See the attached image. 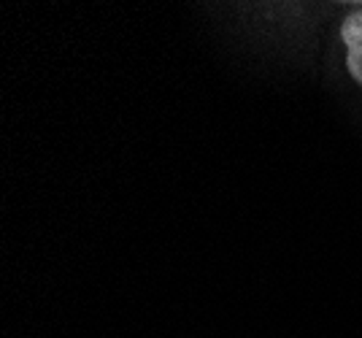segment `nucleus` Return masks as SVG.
Wrapping results in <instances>:
<instances>
[{
  "mask_svg": "<svg viewBox=\"0 0 362 338\" xmlns=\"http://www.w3.org/2000/svg\"><path fill=\"white\" fill-rule=\"evenodd\" d=\"M341 41L346 47V71L362 87V8L341 22Z\"/></svg>",
  "mask_w": 362,
  "mask_h": 338,
  "instance_id": "nucleus-1",
  "label": "nucleus"
}]
</instances>
